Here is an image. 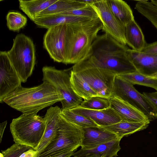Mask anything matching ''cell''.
Here are the masks:
<instances>
[{"instance_id": "6da1fadb", "label": "cell", "mask_w": 157, "mask_h": 157, "mask_svg": "<svg viewBox=\"0 0 157 157\" xmlns=\"http://www.w3.org/2000/svg\"><path fill=\"white\" fill-rule=\"evenodd\" d=\"M129 48L107 34L98 35L87 56L77 64L111 71L117 75L132 73L136 70L126 54Z\"/></svg>"}, {"instance_id": "7a4b0ae2", "label": "cell", "mask_w": 157, "mask_h": 157, "mask_svg": "<svg viewBox=\"0 0 157 157\" xmlns=\"http://www.w3.org/2000/svg\"><path fill=\"white\" fill-rule=\"evenodd\" d=\"M63 100L60 93L52 85L43 82L31 88L21 86L7 96L3 102L22 113L36 114Z\"/></svg>"}, {"instance_id": "3957f363", "label": "cell", "mask_w": 157, "mask_h": 157, "mask_svg": "<svg viewBox=\"0 0 157 157\" xmlns=\"http://www.w3.org/2000/svg\"><path fill=\"white\" fill-rule=\"evenodd\" d=\"M103 28L98 17L66 25L65 64L78 63L88 55L92 44Z\"/></svg>"}, {"instance_id": "277c9868", "label": "cell", "mask_w": 157, "mask_h": 157, "mask_svg": "<svg viewBox=\"0 0 157 157\" xmlns=\"http://www.w3.org/2000/svg\"><path fill=\"white\" fill-rule=\"evenodd\" d=\"M36 114L22 113L13 119L10 129L15 143L36 151L43 136L46 125L45 118Z\"/></svg>"}, {"instance_id": "5b68a950", "label": "cell", "mask_w": 157, "mask_h": 157, "mask_svg": "<svg viewBox=\"0 0 157 157\" xmlns=\"http://www.w3.org/2000/svg\"><path fill=\"white\" fill-rule=\"evenodd\" d=\"M83 136V128L67 121L60 113L55 137L36 157H51L64 152L74 151L81 146Z\"/></svg>"}, {"instance_id": "8992f818", "label": "cell", "mask_w": 157, "mask_h": 157, "mask_svg": "<svg viewBox=\"0 0 157 157\" xmlns=\"http://www.w3.org/2000/svg\"><path fill=\"white\" fill-rule=\"evenodd\" d=\"M7 53L21 82H26L32 75L36 63L35 49L33 41L24 34H18L13 39V46Z\"/></svg>"}, {"instance_id": "52a82bcc", "label": "cell", "mask_w": 157, "mask_h": 157, "mask_svg": "<svg viewBox=\"0 0 157 157\" xmlns=\"http://www.w3.org/2000/svg\"><path fill=\"white\" fill-rule=\"evenodd\" d=\"M43 81L52 85L60 94L63 99L60 102L61 110L70 109L80 106L83 101L73 90L71 84L70 75L65 70L54 67L44 66L42 69Z\"/></svg>"}, {"instance_id": "ba28073f", "label": "cell", "mask_w": 157, "mask_h": 157, "mask_svg": "<svg viewBox=\"0 0 157 157\" xmlns=\"http://www.w3.org/2000/svg\"><path fill=\"white\" fill-rule=\"evenodd\" d=\"M111 96L126 102L144 113L150 121L157 118L152 106L133 85L117 75L115 76Z\"/></svg>"}, {"instance_id": "9c48e42d", "label": "cell", "mask_w": 157, "mask_h": 157, "mask_svg": "<svg viewBox=\"0 0 157 157\" xmlns=\"http://www.w3.org/2000/svg\"><path fill=\"white\" fill-rule=\"evenodd\" d=\"M71 70L82 77L98 96L109 99L111 96L117 75L115 73L101 68L77 64L73 66Z\"/></svg>"}, {"instance_id": "30bf717a", "label": "cell", "mask_w": 157, "mask_h": 157, "mask_svg": "<svg viewBox=\"0 0 157 157\" xmlns=\"http://www.w3.org/2000/svg\"><path fill=\"white\" fill-rule=\"evenodd\" d=\"M91 5L96 12L102 24L103 31L121 44L126 45L125 27L117 20L111 12L107 0H99Z\"/></svg>"}, {"instance_id": "8fae6325", "label": "cell", "mask_w": 157, "mask_h": 157, "mask_svg": "<svg viewBox=\"0 0 157 157\" xmlns=\"http://www.w3.org/2000/svg\"><path fill=\"white\" fill-rule=\"evenodd\" d=\"M66 25H60L48 29L43 37V46L55 61L64 63L66 59Z\"/></svg>"}, {"instance_id": "7c38bea8", "label": "cell", "mask_w": 157, "mask_h": 157, "mask_svg": "<svg viewBox=\"0 0 157 157\" xmlns=\"http://www.w3.org/2000/svg\"><path fill=\"white\" fill-rule=\"evenodd\" d=\"M21 79L9 60L7 52H0V102L21 86Z\"/></svg>"}, {"instance_id": "4fadbf2b", "label": "cell", "mask_w": 157, "mask_h": 157, "mask_svg": "<svg viewBox=\"0 0 157 157\" xmlns=\"http://www.w3.org/2000/svg\"><path fill=\"white\" fill-rule=\"evenodd\" d=\"M126 54L138 72L148 77L157 73V56L129 48Z\"/></svg>"}, {"instance_id": "5bb4252c", "label": "cell", "mask_w": 157, "mask_h": 157, "mask_svg": "<svg viewBox=\"0 0 157 157\" xmlns=\"http://www.w3.org/2000/svg\"><path fill=\"white\" fill-rule=\"evenodd\" d=\"M70 110L76 114L91 119L99 127L109 125L121 121L117 113L110 107L103 110H95L79 106Z\"/></svg>"}, {"instance_id": "9a60e30c", "label": "cell", "mask_w": 157, "mask_h": 157, "mask_svg": "<svg viewBox=\"0 0 157 157\" xmlns=\"http://www.w3.org/2000/svg\"><path fill=\"white\" fill-rule=\"evenodd\" d=\"M83 129L84 136L81 146L82 149L94 148L118 138L115 134L99 127L83 128Z\"/></svg>"}, {"instance_id": "2e32d148", "label": "cell", "mask_w": 157, "mask_h": 157, "mask_svg": "<svg viewBox=\"0 0 157 157\" xmlns=\"http://www.w3.org/2000/svg\"><path fill=\"white\" fill-rule=\"evenodd\" d=\"M109 99L110 107L116 112L121 121L129 122L150 121L144 113L128 103L113 96H111Z\"/></svg>"}, {"instance_id": "e0dca14e", "label": "cell", "mask_w": 157, "mask_h": 157, "mask_svg": "<svg viewBox=\"0 0 157 157\" xmlns=\"http://www.w3.org/2000/svg\"><path fill=\"white\" fill-rule=\"evenodd\" d=\"M61 112V109L57 106L51 107L47 109L44 117L46 120L45 129L41 142L36 150L37 155L40 153L55 137L56 125Z\"/></svg>"}, {"instance_id": "ac0fdd59", "label": "cell", "mask_w": 157, "mask_h": 157, "mask_svg": "<svg viewBox=\"0 0 157 157\" xmlns=\"http://www.w3.org/2000/svg\"><path fill=\"white\" fill-rule=\"evenodd\" d=\"M121 139L117 138L108 142L101 144L91 149H80L74 152V157L97 156L99 157H116L121 149L120 145Z\"/></svg>"}, {"instance_id": "d6986e66", "label": "cell", "mask_w": 157, "mask_h": 157, "mask_svg": "<svg viewBox=\"0 0 157 157\" xmlns=\"http://www.w3.org/2000/svg\"><path fill=\"white\" fill-rule=\"evenodd\" d=\"M91 20L83 17L57 14L37 17L33 22L38 26L48 29L57 25L74 24Z\"/></svg>"}, {"instance_id": "ffe728a7", "label": "cell", "mask_w": 157, "mask_h": 157, "mask_svg": "<svg viewBox=\"0 0 157 157\" xmlns=\"http://www.w3.org/2000/svg\"><path fill=\"white\" fill-rule=\"evenodd\" d=\"M150 121L140 122H129L121 121L109 125L99 127L112 132L121 139L124 136H128L136 132L143 130L148 126Z\"/></svg>"}, {"instance_id": "44dd1931", "label": "cell", "mask_w": 157, "mask_h": 157, "mask_svg": "<svg viewBox=\"0 0 157 157\" xmlns=\"http://www.w3.org/2000/svg\"><path fill=\"white\" fill-rule=\"evenodd\" d=\"M125 38L127 44L136 51L141 52L147 44L140 28L135 20L126 26Z\"/></svg>"}, {"instance_id": "7402d4cb", "label": "cell", "mask_w": 157, "mask_h": 157, "mask_svg": "<svg viewBox=\"0 0 157 157\" xmlns=\"http://www.w3.org/2000/svg\"><path fill=\"white\" fill-rule=\"evenodd\" d=\"M107 2L111 12L125 27L134 20L132 10L125 2L122 0H107Z\"/></svg>"}, {"instance_id": "603a6c76", "label": "cell", "mask_w": 157, "mask_h": 157, "mask_svg": "<svg viewBox=\"0 0 157 157\" xmlns=\"http://www.w3.org/2000/svg\"><path fill=\"white\" fill-rule=\"evenodd\" d=\"M57 0H19L20 9L33 21L41 11Z\"/></svg>"}, {"instance_id": "cb8c5ba5", "label": "cell", "mask_w": 157, "mask_h": 157, "mask_svg": "<svg viewBox=\"0 0 157 157\" xmlns=\"http://www.w3.org/2000/svg\"><path fill=\"white\" fill-rule=\"evenodd\" d=\"M87 4L79 0H57L47 8L40 13L37 17L50 15L59 14L65 11L80 8Z\"/></svg>"}, {"instance_id": "d4e9b609", "label": "cell", "mask_w": 157, "mask_h": 157, "mask_svg": "<svg viewBox=\"0 0 157 157\" xmlns=\"http://www.w3.org/2000/svg\"><path fill=\"white\" fill-rule=\"evenodd\" d=\"M70 79L72 87L76 94L84 100L98 96L88 82L77 73L71 70Z\"/></svg>"}, {"instance_id": "484cf974", "label": "cell", "mask_w": 157, "mask_h": 157, "mask_svg": "<svg viewBox=\"0 0 157 157\" xmlns=\"http://www.w3.org/2000/svg\"><path fill=\"white\" fill-rule=\"evenodd\" d=\"M117 75L133 85L145 86L154 88L157 91V78L146 76L137 71Z\"/></svg>"}, {"instance_id": "4316f807", "label": "cell", "mask_w": 157, "mask_h": 157, "mask_svg": "<svg viewBox=\"0 0 157 157\" xmlns=\"http://www.w3.org/2000/svg\"><path fill=\"white\" fill-rule=\"evenodd\" d=\"M136 1L135 9L149 20L157 30V6L148 0Z\"/></svg>"}, {"instance_id": "83f0119b", "label": "cell", "mask_w": 157, "mask_h": 157, "mask_svg": "<svg viewBox=\"0 0 157 157\" xmlns=\"http://www.w3.org/2000/svg\"><path fill=\"white\" fill-rule=\"evenodd\" d=\"M61 114L67 121L82 128L99 127L91 119L76 114L70 109L61 110Z\"/></svg>"}, {"instance_id": "f1b7e54d", "label": "cell", "mask_w": 157, "mask_h": 157, "mask_svg": "<svg viewBox=\"0 0 157 157\" xmlns=\"http://www.w3.org/2000/svg\"><path fill=\"white\" fill-rule=\"evenodd\" d=\"M6 19L7 26L9 30L18 31L24 27L27 23L26 17L20 13L15 11L9 12Z\"/></svg>"}, {"instance_id": "f546056e", "label": "cell", "mask_w": 157, "mask_h": 157, "mask_svg": "<svg viewBox=\"0 0 157 157\" xmlns=\"http://www.w3.org/2000/svg\"><path fill=\"white\" fill-rule=\"evenodd\" d=\"M108 98L96 96L85 99L79 106L82 108L95 110H101L110 107Z\"/></svg>"}, {"instance_id": "4dcf8cb0", "label": "cell", "mask_w": 157, "mask_h": 157, "mask_svg": "<svg viewBox=\"0 0 157 157\" xmlns=\"http://www.w3.org/2000/svg\"><path fill=\"white\" fill-rule=\"evenodd\" d=\"M59 14L83 17L94 19L98 18L96 12L90 5H87L82 7L65 11Z\"/></svg>"}, {"instance_id": "1f68e13d", "label": "cell", "mask_w": 157, "mask_h": 157, "mask_svg": "<svg viewBox=\"0 0 157 157\" xmlns=\"http://www.w3.org/2000/svg\"><path fill=\"white\" fill-rule=\"evenodd\" d=\"M32 149L29 147L15 143L6 149L2 151V157H19L26 151Z\"/></svg>"}, {"instance_id": "d6a6232c", "label": "cell", "mask_w": 157, "mask_h": 157, "mask_svg": "<svg viewBox=\"0 0 157 157\" xmlns=\"http://www.w3.org/2000/svg\"><path fill=\"white\" fill-rule=\"evenodd\" d=\"M142 94L157 114V91L151 93L144 92Z\"/></svg>"}, {"instance_id": "836d02e7", "label": "cell", "mask_w": 157, "mask_h": 157, "mask_svg": "<svg viewBox=\"0 0 157 157\" xmlns=\"http://www.w3.org/2000/svg\"><path fill=\"white\" fill-rule=\"evenodd\" d=\"M141 52L157 56V41L150 44L147 43Z\"/></svg>"}, {"instance_id": "e575fe53", "label": "cell", "mask_w": 157, "mask_h": 157, "mask_svg": "<svg viewBox=\"0 0 157 157\" xmlns=\"http://www.w3.org/2000/svg\"><path fill=\"white\" fill-rule=\"evenodd\" d=\"M37 154L36 150L31 149L24 153L19 157H36Z\"/></svg>"}, {"instance_id": "d590c367", "label": "cell", "mask_w": 157, "mask_h": 157, "mask_svg": "<svg viewBox=\"0 0 157 157\" xmlns=\"http://www.w3.org/2000/svg\"><path fill=\"white\" fill-rule=\"evenodd\" d=\"M74 153L73 151H67L51 157H71L73 156Z\"/></svg>"}, {"instance_id": "8d00e7d4", "label": "cell", "mask_w": 157, "mask_h": 157, "mask_svg": "<svg viewBox=\"0 0 157 157\" xmlns=\"http://www.w3.org/2000/svg\"><path fill=\"white\" fill-rule=\"evenodd\" d=\"M7 124V121H5L0 124V142L1 143L3 133Z\"/></svg>"}, {"instance_id": "74e56055", "label": "cell", "mask_w": 157, "mask_h": 157, "mask_svg": "<svg viewBox=\"0 0 157 157\" xmlns=\"http://www.w3.org/2000/svg\"><path fill=\"white\" fill-rule=\"evenodd\" d=\"M99 0H79V1L87 5H91L97 2Z\"/></svg>"}, {"instance_id": "f35d334b", "label": "cell", "mask_w": 157, "mask_h": 157, "mask_svg": "<svg viewBox=\"0 0 157 157\" xmlns=\"http://www.w3.org/2000/svg\"><path fill=\"white\" fill-rule=\"evenodd\" d=\"M150 2L154 5L157 6V0H151Z\"/></svg>"}, {"instance_id": "ab89813d", "label": "cell", "mask_w": 157, "mask_h": 157, "mask_svg": "<svg viewBox=\"0 0 157 157\" xmlns=\"http://www.w3.org/2000/svg\"><path fill=\"white\" fill-rule=\"evenodd\" d=\"M150 77L155 78H157V73L153 75Z\"/></svg>"}, {"instance_id": "60d3db41", "label": "cell", "mask_w": 157, "mask_h": 157, "mask_svg": "<svg viewBox=\"0 0 157 157\" xmlns=\"http://www.w3.org/2000/svg\"><path fill=\"white\" fill-rule=\"evenodd\" d=\"M99 157L94 156H88V157Z\"/></svg>"}, {"instance_id": "b9f144b4", "label": "cell", "mask_w": 157, "mask_h": 157, "mask_svg": "<svg viewBox=\"0 0 157 157\" xmlns=\"http://www.w3.org/2000/svg\"></svg>"}]
</instances>
